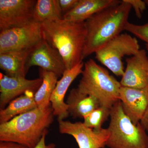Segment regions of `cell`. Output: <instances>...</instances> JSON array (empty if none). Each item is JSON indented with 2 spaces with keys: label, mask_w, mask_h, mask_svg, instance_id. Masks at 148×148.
<instances>
[{
  "label": "cell",
  "mask_w": 148,
  "mask_h": 148,
  "mask_svg": "<svg viewBox=\"0 0 148 148\" xmlns=\"http://www.w3.org/2000/svg\"><path fill=\"white\" fill-rule=\"evenodd\" d=\"M132 6L135 10V15L138 18H141L142 15L146 9V5L145 1L142 0H125Z\"/></svg>",
  "instance_id": "23"
},
{
  "label": "cell",
  "mask_w": 148,
  "mask_h": 148,
  "mask_svg": "<svg viewBox=\"0 0 148 148\" xmlns=\"http://www.w3.org/2000/svg\"><path fill=\"white\" fill-rule=\"evenodd\" d=\"M42 39L41 24L34 21L22 27L1 31L0 53L30 49Z\"/></svg>",
  "instance_id": "7"
},
{
  "label": "cell",
  "mask_w": 148,
  "mask_h": 148,
  "mask_svg": "<svg viewBox=\"0 0 148 148\" xmlns=\"http://www.w3.org/2000/svg\"><path fill=\"white\" fill-rule=\"evenodd\" d=\"M58 122L60 132L73 136L79 148H104L106 146L110 135L108 128L94 130L86 127L81 122L61 120Z\"/></svg>",
  "instance_id": "9"
},
{
  "label": "cell",
  "mask_w": 148,
  "mask_h": 148,
  "mask_svg": "<svg viewBox=\"0 0 148 148\" xmlns=\"http://www.w3.org/2000/svg\"><path fill=\"white\" fill-rule=\"evenodd\" d=\"M51 104L44 109L38 108L17 116L0 124V141L14 142L34 148L53 121Z\"/></svg>",
  "instance_id": "3"
},
{
  "label": "cell",
  "mask_w": 148,
  "mask_h": 148,
  "mask_svg": "<svg viewBox=\"0 0 148 148\" xmlns=\"http://www.w3.org/2000/svg\"><path fill=\"white\" fill-rule=\"evenodd\" d=\"M119 100L125 113L134 124H138L148 108V86L139 88L121 86Z\"/></svg>",
  "instance_id": "11"
},
{
  "label": "cell",
  "mask_w": 148,
  "mask_h": 148,
  "mask_svg": "<svg viewBox=\"0 0 148 148\" xmlns=\"http://www.w3.org/2000/svg\"><path fill=\"white\" fill-rule=\"evenodd\" d=\"M32 48L0 53V67L8 76L25 78L27 58Z\"/></svg>",
  "instance_id": "16"
},
{
  "label": "cell",
  "mask_w": 148,
  "mask_h": 148,
  "mask_svg": "<svg viewBox=\"0 0 148 148\" xmlns=\"http://www.w3.org/2000/svg\"><path fill=\"white\" fill-rule=\"evenodd\" d=\"M41 27L43 39L58 51L66 70L82 62L87 34L85 21L73 23L61 19L43 22Z\"/></svg>",
  "instance_id": "2"
},
{
  "label": "cell",
  "mask_w": 148,
  "mask_h": 148,
  "mask_svg": "<svg viewBox=\"0 0 148 148\" xmlns=\"http://www.w3.org/2000/svg\"><path fill=\"white\" fill-rule=\"evenodd\" d=\"M110 121L108 128L109 148H148V135L140 123L134 124L125 113L119 101L111 109Z\"/></svg>",
  "instance_id": "5"
},
{
  "label": "cell",
  "mask_w": 148,
  "mask_h": 148,
  "mask_svg": "<svg viewBox=\"0 0 148 148\" xmlns=\"http://www.w3.org/2000/svg\"><path fill=\"white\" fill-rule=\"evenodd\" d=\"M84 68L77 88L82 93L95 97L101 106L111 109L119 101L120 82L93 59L86 62Z\"/></svg>",
  "instance_id": "4"
},
{
  "label": "cell",
  "mask_w": 148,
  "mask_h": 148,
  "mask_svg": "<svg viewBox=\"0 0 148 148\" xmlns=\"http://www.w3.org/2000/svg\"><path fill=\"white\" fill-rule=\"evenodd\" d=\"M144 1H145V3L147 6L148 7V0H145Z\"/></svg>",
  "instance_id": "28"
},
{
  "label": "cell",
  "mask_w": 148,
  "mask_h": 148,
  "mask_svg": "<svg viewBox=\"0 0 148 148\" xmlns=\"http://www.w3.org/2000/svg\"><path fill=\"white\" fill-rule=\"evenodd\" d=\"M127 31L148 45V22L143 25H137L128 22L125 27Z\"/></svg>",
  "instance_id": "22"
},
{
  "label": "cell",
  "mask_w": 148,
  "mask_h": 148,
  "mask_svg": "<svg viewBox=\"0 0 148 148\" xmlns=\"http://www.w3.org/2000/svg\"><path fill=\"white\" fill-rule=\"evenodd\" d=\"M35 0H0V30L25 26L34 21Z\"/></svg>",
  "instance_id": "8"
},
{
  "label": "cell",
  "mask_w": 148,
  "mask_h": 148,
  "mask_svg": "<svg viewBox=\"0 0 148 148\" xmlns=\"http://www.w3.org/2000/svg\"><path fill=\"white\" fill-rule=\"evenodd\" d=\"M140 123L146 131L148 132V108Z\"/></svg>",
  "instance_id": "27"
},
{
  "label": "cell",
  "mask_w": 148,
  "mask_h": 148,
  "mask_svg": "<svg viewBox=\"0 0 148 148\" xmlns=\"http://www.w3.org/2000/svg\"><path fill=\"white\" fill-rule=\"evenodd\" d=\"M119 0H79L73 9L64 14L63 19L69 22H84L98 12L116 4Z\"/></svg>",
  "instance_id": "15"
},
{
  "label": "cell",
  "mask_w": 148,
  "mask_h": 148,
  "mask_svg": "<svg viewBox=\"0 0 148 148\" xmlns=\"http://www.w3.org/2000/svg\"><path fill=\"white\" fill-rule=\"evenodd\" d=\"M126 67L120 82L121 86L134 88L148 86V57L145 49L125 60Z\"/></svg>",
  "instance_id": "13"
},
{
  "label": "cell",
  "mask_w": 148,
  "mask_h": 148,
  "mask_svg": "<svg viewBox=\"0 0 148 148\" xmlns=\"http://www.w3.org/2000/svg\"><path fill=\"white\" fill-rule=\"evenodd\" d=\"M40 77L42 79L40 86L34 94V100L37 108L44 109L51 104L50 99L59 77L52 72L40 68Z\"/></svg>",
  "instance_id": "19"
},
{
  "label": "cell",
  "mask_w": 148,
  "mask_h": 148,
  "mask_svg": "<svg viewBox=\"0 0 148 148\" xmlns=\"http://www.w3.org/2000/svg\"><path fill=\"white\" fill-rule=\"evenodd\" d=\"M84 64L82 61L72 69L66 70L61 79L57 82L51 97L50 103L53 115L57 117L58 121L64 120L69 115L68 106L64 102V98L72 83L82 73Z\"/></svg>",
  "instance_id": "14"
},
{
  "label": "cell",
  "mask_w": 148,
  "mask_h": 148,
  "mask_svg": "<svg viewBox=\"0 0 148 148\" xmlns=\"http://www.w3.org/2000/svg\"><path fill=\"white\" fill-rule=\"evenodd\" d=\"M79 1V0H59L62 13L64 14L72 10L77 4Z\"/></svg>",
  "instance_id": "24"
},
{
  "label": "cell",
  "mask_w": 148,
  "mask_h": 148,
  "mask_svg": "<svg viewBox=\"0 0 148 148\" xmlns=\"http://www.w3.org/2000/svg\"><path fill=\"white\" fill-rule=\"evenodd\" d=\"M47 133L43 135L40 142L34 148H56V145L54 143H50L46 145L45 144V137Z\"/></svg>",
  "instance_id": "26"
},
{
  "label": "cell",
  "mask_w": 148,
  "mask_h": 148,
  "mask_svg": "<svg viewBox=\"0 0 148 148\" xmlns=\"http://www.w3.org/2000/svg\"><path fill=\"white\" fill-rule=\"evenodd\" d=\"M140 50L136 38L127 34H121L97 51L95 58L116 75L122 77L125 71L122 58L135 55Z\"/></svg>",
  "instance_id": "6"
},
{
  "label": "cell",
  "mask_w": 148,
  "mask_h": 148,
  "mask_svg": "<svg viewBox=\"0 0 148 148\" xmlns=\"http://www.w3.org/2000/svg\"><path fill=\"white\" fill-rule=\"evenodd\" d=\"M111 109L100 106L84 117V125L86 127L94 130L102 129V126L110 115Z\"/></svg>",
  "instance_id": "21"
},
{
  "label": "cell",
  "mask_w": 148,
  "mask_h": 148,
  "mask_svg": "<svg viewBox=\"0 0 148 148\" xmlns=\"http://www.w3.org/2000/svg\"><path fill=\"white\" fill-rule=\"evenodd\" d=\"M0 148H29L18 143L12 142H0Z\"/></svg>",
  "instance_id": "25"
},
{
  "label": "cell",
  "mask_w": 148,
  "mask_h": 148,
  "mask_svg": "<svg viewBox=\"0 0 148 148\" xmlns=\"http://www.w3.org/2000/svg\"><path fill=\"white\" fill-rule=\"evenodd\" d=\"M66 103L69 115L74 119L84 118L101 106L95 97L82 93L77 88L71 90Z\"/></svg>",
  "instance_id": "17"
},
{
  "label": "cell",
  "mask_w": 148,
  "mask_h": 148,
  "mask_svg": "<svg viewBox=\"0 0 148 148\" xmlns=\"http://www.w3.org/2000/svg\"><path fill=\"white\" fill-rule=\"evenodd\" d=\"M132 6L125 0L104 9L85 21L87 34L83 59L103 47L125 30Z\"/></svg>",
  "instance_id": "1"
},
{
  "label": "cell",
  "mask_w": 148,
  "mask_h": 148,
  "mask_svg": "<svg viewBox=\"0 0 148 148\" xmlns=\"http://www.w3.org/2000/svg\"><path fill=\"white\" fill-rule=\"evenodd\" d=\"M59 0H38L34 11L33 20L41 23L63 19Z\"/></svg>",
  "instance_id": "20"
},
{
  "label": "cell",
  "mask_w": 148,
  "mask_h": 148,
  "mask_svg": "<svg viewBox=\"0 0 148 148\" xmlns=\"http://www.w3.org/2000/svg\"><path fill=\"white\" fill-rule=\"evenodd\" d=\"M146 49H147V52L148 53V45L147 44H146Z\"/></svg>",
  "instance_id": "29"
},
{
  "label": "cell",
  "mask_w": 148,
  "mask_h": 148,
  "mask_svg": "<svg viewBox=\"0 0 148 148\" xmlns=\"http://www.w3.org/2000/svg\"><path fill=\"white\" fill-rule=\"evenodd\" d=\"M38 66L48 71L62 77L66 70L62 56L56 49L45 40H42L32 47L27 62V68Z\"/></svg>",
  "instance_id": "10"
},
{
  "label": "cell",
  "mask_w": 148,
  "mask_h": 148,
  "mask_svg": "<svg viewBox=\"0 0 148 148\" xmlns=\"http://www.w3.org/2000/svg\"><path fill=\"white\" fill-rule=\"evenodd\" d=\"M35 92L28 91L9 103L6 108L0 110V124L9 121L17 116L34 109L37 106Z\"/></svg>",
  "instance_id": "18"
},
{
  "label": "cell",
  "mask_w": 148,
  "mask_h": 148,
  "mask_svg": "<svg viewBox=\"0 0 148 148\" xmlns=\"http://www.w3.org/2000/svg\"><path fill=\"white\" fill-rule=\"evenodd\" d=\"M0 77V108L28 91L36 93L42 82L41 78L28 79L24 77L8 76L1 73Z\"/></svg>",
  "instance_id": "12"
}]
</instances>
